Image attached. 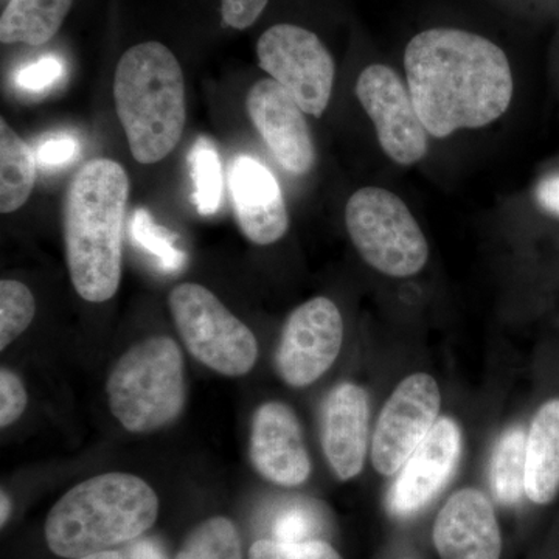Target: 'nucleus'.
Returning a JSON list of instances; mask_svg holds the SVG:
<instances>
[{
  "instance_id": "9b49d317",
  "label": "nucleus",
  "mask_w": 559,
  "mask_h": 559,
  "mask_svg": "<svg viewBox=\"0 0 559 559\" xmlns=\"http://www.w3.org/2000/svg\"><path fill=\"white\" fill-rule=\"evenodd\" d=\"M356 95L377 128L382 151L409 167L428 153V134L412 100L409 87L389 66L373 62L359 73Z\"/></svg>"
},
{
  "instance_id": "a878e982",
  "label": "nucleus",
  "mask_w": 559,
  "mask_h": 559,
  "mask_svg": "<svg viewBox=\"0 0 559 559\" xmlns=\"http://www.w3.org/2000/svg\"><path fill=\"white\" fill-rule=\"evenodd\" d=\"M35 312V297L24 283L0 282V349L9 347L31 326Z\"/></svg>"
},
{
  "instance_id": "4be33fe9",
  "label": "nucleus",
  "mask_w": 559,
  "mask_h": 559,
  "mask_svg": "<svg viewBox=\"0 0 559 559\" xmlns=\"http://www.w3.org/2000/svg\"><path fill=\"white\" fill-rule=\"evenodd\" d=\"M193 202L202 216L215 215L223 198V168L215 143L200 138L190 151Z\"/></svg>"
},
{
  "instance_id": "39448f33",
  "label": "nucleus",
  "mask_w": 559,
  "mask_h": 559,
  "mask_svg": "<svg viewBox=\"0 0 559 559\" xmlns=\"http://www.w3.org/2000/svg\"><path fill=\"white\" fill-rule=\"evenodd\" d=\"M106 392L110 412L130 432H154L175 423L186 404L178 342L157 336L132 345L110 371Z\"/></svg>"
},
{
  "instance_id": "7c9ffc66",
  "label": "nucleus",
  "mask_w": 559,
  "mask_h": 559,
  "mask_svg": "<svg viewBox=\"0 0 559 559\" xmlns=\"http://www.w3.org/2000/svg\"><path fill=\"white\" fill-rule=\"evenodd\" d=\"M79 140L69 134H55L44 139L36 151L38 164L43 168H61L79 156Z\"/></svg>"
},
{
  "instance_id": "473e14b6",
  "label": "nucleus",
  "mask_w": 559,
  "mask_h": 559,
  "mask_svg": "<svg viewBox=\"0 0 559 559\" xmlns=\"http://www.w3.org/2000/svg\"><path fill=\"white\" fill-rule=\"evenodd\" d=\"M128 559H164V557H162L160 550L157 549L156 544L151 543V540H142V543L135 544V546L130 549Z\"/></svg>"
},
{
  "instance_id": "393cba45",
  "label": "nucleus",
  "mask_w": 559,
  "mask_h": 559,
  "mask_svg": "<svg viewBox=\"0 0 559 559\" xmlns=\"http://www.w3.org/2000/svg\"><path fill=\"white\" fill-rule=\"evenodd\" d=\"M325 527L322 511L312 500H289L275 511L271 521V539L305 543L319 539Z\"/></svg>"
},
{
  "instance_id": "b1692460",
  "label": "nucleus",
  "mask_w": 559,
  "mask_h": 559,
  "mask_svg": "<svg viewBox=\"0 0 559 559\" xmlns=\"http://www.w3.org/2000/svg\"><path fill=\"white\" fill-rule=\"evenodd\" d=\"M130 231L134 245L150 253L162 271L178 272L186 266L187 255L178 246V235L154 223L148 210H135Z\"/></svg>"
},
{
  "instance_id": "423d86ee",
  "label": "nucleus",
  "mask_w": 559,
  "mask_h": 559,
  "mask_svg": "<svg viewBox=\"0 0 559 559\" xmlns=\"http://www.w3.org/2000/svg\"><path fill=\"white\" fill-rule=\"evenodd\" d=\"M353 245L367 264L389 277L418 274L429 259L425 234L409 207L392 191L364 187L345 207Z\"/></svg>"
},
{
  "instance_id": "dca6fc26",
  "label": "nucleus",
  "mask_w": 559,
  "mask_h": 559,
  "mask_svg": "<svg viewBox=\"0 0 559 559\" xmlns=\"http://www.w3.org/2000/svg\"><path fill=\"white\" fill-rule=\"evenodd\" d=\"M433 544L441 559H500L502 536L491 502L476 488H463L444 503Z\"/></svg>"
},
{
  "instance_id": "ddd939ff",
  "label": "nucleus",
  "mask_w": 559,
  "mask_h": 559,
  "mask_svg": "<svg viewBox=\"0 0 559 559\" xmlns=\"http://www.w3.org/2000/svg\"><path fill=\"white\" fill-rule=\"evenodd\" d=\"M462 451V433L454 419H437L389 489L388 509L393 516L409 518L437 498L451 479Z\"/></svg>"
},
{
  "instance_id": "c756f323",
  "label": "nucleus",
  "mask_w": 559,
  "mask_h": 559,
  "mask_svg": "<svg viewBox=\"0 0 559 559\" xmlns=\"http://www.w3.org/2000/svg\"><path fill=\"white\" fill-rule=\"evenodd\" d=\"M271 0H219L221 24L230 31L245 32L255 25Z\"/></svg>"
},
{
  "instance_id": "5701e85b",
  "label": "nucleus",
  "mask_w": 559,
  "mask_h": 559,
  "mask_svg": "<svg viewBox=\"0 0 559 559\" xmlns=\"http://www.w3.org/2000/svg\"><path fill=\"white\" fill-rule=\"evenodd\" d=\"M178 559H242L237 527L226 518L202 522L183 543Z\"/></svg>"
},
{
  "instance_id": "a211bd4d",
  "label": "nucleus",
  "mask_w": 559,
  "mask_h": 559,
  "mask_svg": "<svg viewBox=\"0 0 559 559\" xmlns=\"http://www.w3.org/2000/svg\"><path fill=\"white\" fill-rule=\"evenodd\" d=\"M559 492V400L544 404L533 418L525 457V496L547 506Z\"/></svg>"
},
{
  "instance_id": "c85d7f7f",
  "label": "nucleus",
  "mask_w": 559,
  "mask_h": 559,
  "mask_svg": "<svg viewBox=\"0 0 559 559\" xmlns=\"http://www.w3.org/2000/svg\"><path fill=\"white\" fill-rule=\"evenodd\" d=\"M28 395L24 382L9 369L0 370V426L9 428L24 414Z\"/></svg>"
},
{
  "instance_id": "f03ea898",
  "label": "nucleus",
  "mask_w": 559,
  "mask_h": 559,
  "mask_svg": "<svg viewBox=\"0 0 559 559\" xmlns=\"http://www.w3.org/2000/svg\"><path fill=\"white\" fill-rule=\"evenodd\" d=\"M130 197L127 171L112 159L84 164L70 182L64 207L66 260L81 299L103 304L121 280V227Z\"/></svg>"
},
{
  "instance_id": "412c9836",
  "label": "nucleus",
  "mask_w": 559,
  "mask_h": 559,
  "mask_svg": "<svg viewBox=\"0 0 559 559\" xmlns=\"http://www.w3.org/2000/svg\"><path fill=\"white\" fill-rule=\"evenodd\" d=\"M525 457L527 436L524 429L507 430L496 444L489 463V487L499 503L514 506L525 495Z\"/></svg>"
},
{
  "instance_id": "1a4fd4ad",
  "label": "nucleus",
  "mask_w": 559,
  "mask_h": 559,
  "mask_svg": "<svg viewBox=\"0 0 559 559\" xmlns=\"http://www.w3.org/2000/svg\"><path fill=\"white\" fill-rule=\"evenodd\" d=\"M440 389L430 374L414 373L400 382L382 407L371 463L382 476H396L439 419Z\"/></svg>"
},
{
  "instance_id": "6ab92c4d",
  "label": "nucleus",
  "mask_w": 559,
  "mask_h": 559,
  "mask_svg": "<svg viewBox=\"0 0 559 559\" xmlns=\"http://www.w3.org/2000/svg\"><path fill=\"white\" fill-rule=\"evenodd\" d=\"M73 2L75 0H9L0 14V43L3 46H46L61 31Z\"/></svg>"
},
{
  "instance_id": "aec40b11",
  "label": "nucleus",
  "mask_w": 559,
  "mask_h": 559,
  "mask_svg": "<svg viewBox=\"0 0 559 559\" xmlns=\"http://www.w3.org/2000/svg\"><path fill=\"white\" fill-rule=\"evenodd\" d=\"M36 179L35 154L5 120H0V212H16L31 198Z\"/></svg>"
},
{
  "instance_id": "9d476101",
  "label": "nucleus",
  "mask_w": 559,
  "mask_h": 559,
  "mask_svg": "<svg viewBox=\"0 0 559 559\" xmlns=\"http://www.w3.org/2000/svg\"><path fill=\"white\" fill-rule=\"evenodd\" d=\"M344 322L340 308L326 297H314L290 312L275 366L290 388H307L322 378L340 356Z\"/></svg>"
},
{
  "instance_id": "20e7f679",
  "label": "nucleus",
  "mask_w": 559,
  "mask_h": 559,
  "mask_svg": "<svg viewBox=\"0 0 559 559\" xmlns=\"http://www.w3.org/2000/svg\"><path fill=\"white\" fill-rule=\"evenodd\" d=\"M159 500L145 480L108 473L81 481L50 510L47 546L62 558L79 559L139 538L157 520Z\"/></svg>"
},
{
  "instance_id": "0eeeda50",
  "label": "nucleus",
  "mask_w": 559,
  "mask_h": 559,
  "mask_svg": "<svg viewBox=\"0 0 559 559\" xmlns=\"http://www.w3.org/2000/svg\"><path fill=\"white\" fill-rule=\"evenodd\" d=\"M176 329L190 355L224 377H245L259 359V342L246 323L198 283H182L168 297Z\"/></svg>"
},
{
  "instance_id": "f257e3e1",
  "label": "nucleus",
  "mask_w": 559,
  "mask_h": 559,
  "mask_svg": "<svg viewBox=\"0 0 559 559\" xmlns=\"http://www.w3.org/2000/svg\"><path fill=\"white\" fill-rule=\"evenodd\" d=\"M404 70L426 131L437 139L500 119L513 98L506 50L488 36L457 25H432L409 39Z\"/></svg>"
},
{
  "instance_id": "2eb2a0df",
  "label": "nucleus",
  "mask_w": 559,
  "mask_h": 559,
  "mask_svg": "<svg viewBox=\"0 0 559 559\" xmlns=\"http://www.w3.org/2000/svg\"><path fill=\"white\" fill-rule=\"evenodd\" d=\"M231 204L238 226L253 245L270 246L285 237L289 215L277 179L260 160L240 154L229 167Z\"/></svg>"
},
{
  "instance_id": "4468645a",
  "label": "nucleus",
  "mask_w": 559,
  "mask_h": 559,
  "mask_svg": "<svg viewBox=\"0 0 559 559\" xmlns=\"http://www.w3.org/2000/svg\"><path fill=\"white\" fill-rule=\"evenodd\" d=\"M250 460L264 479L282 487H299L310 479L311 460L299 418L278 401L261 404L253 415Z\"/></svg>"
},
{
  "instance_id": "2f4dec72",
  "label": "nucleus",
  "mask_w": 559,
  "mask_h": 559,
  "mask_svg": "<svg viewBox=\"0 0 559 559\" xmlns=\"http://www.w3.org/2000/svg\"><path fill=\"white\" fill-rule=\"evenodd\" d=\"M536 200L540 207L559 218V175L540 180L536 187Z\"/></svg>"
},
{
  "instance_id": "f704fd0d",
  "label": "nucleus",
  "mask_w": 559,
  "mask_h": 559,
  "mask_svg": "<svg viewBox=\"0 0 559 559\" xmlns=\"http://www.w3.org/2000/svg\"><path fill=\"white\" fill-rule=\"evenodd\" d=\"M79 559H124L123 555L119 554V551H100V554L87 555V557L79 558Z\"/></svg>"
},
{
  "instance_id": "72a5a7b5",
  "label": "nucleus",
  "mask_w": 559,
  "mask_h": 559,
  "mask_svg": "<svg viewBox=\"0 0 559 559\" xmlns=\"http://www.w3.org/2000/svg\"><path fill=\"white\" fill-rule=\"evenodd\" d=\"M0 506H2V510H0V524L5 525L10 516V499L3 491L2 496H0Z\"/></svg>"
},
{
  "instance_id": "f3484780",
  "label": "nucleus",
  "mask_w": 559,
  "mask_h": 559,
  "mask_svg": "<svg viewBox=\"0 0 559 559\" xmlns=\"http://www.w3.org/2000/svg\"><path fill=\"white\" fill-rule=\"evenodd\" d=\"M369 396L352 382L331 390L322 407V447L341 480L358 476L369 441Z\"/></svg>"
},
{
  "instance_id": "bb28decb",
  "label": "nucleus",
  "mask_w": 559,
  "mask_h": 559,
  "mask_svg": "<svg viewBox=\"0 0 559 559\" xmlns=\"http://www.w3.org/2000/svg\"><path fill=\"white\" fill-rule=\"evenodd\" d=\"M249 559H342L325 540H305V543H285V540L259 539L249 550Z\"/></svg>"
},
{
  "instance_id": "cd10ccee",
  "label": "nucleus",
  "mask_w": 559,
  "mask_h": 559,
  "mask_svg": "<svg viewBox=\"0 0 559 559\" xmlns=\"http://www.w3.org/2000/svg\"><path fill=\"white\" fill-rule=\"evenodd\" d=\"M64 73V62L53 55H47V57L22 66L17 70L14 81H16L17 90L25 94H44L57 86Z\"/></svg>"
},
{
  "instance_id": "6e6552de",
  "label": "nucleus",
  "mask_w": 559,
  "mask_h": 559,
  "mask_svg": "<svg viewBox=\"0 0 559 559\" xmlns=\"http://www.w3.org/2000/svg\"><path fill=\"white\" fill-rule=\"evenodd\" d=\"M257 58L305 114L316 119L323 116L333 94L336 64L318 33L296 22L272 24L257 40Z\"/></svg>"
},
{
  "instance_id": "7ed1b4c3",
  "label": "nucleus",
  "mask_w": 559,
  "mask_h": 559,
  "mask_svg": "<svg viewBox=\"0 0 559 559\" xmlns=\"http://www.w3.org/2000/svg\"><path fill=\"white\" fill-rule=\"evenodd\" d=\"M117 116L139 164L164 160L186 127V81L170 47L159 40L123 51L114 75Z\"/></svg>"
},
{
  "instance_id": "c9c22d12",
  "label": "nucleus",
  "mask_w": 559,
  "mask_h": 559,
  "mask_svg": "<svg viewBox=\"0 0 559 559\" xmlns=\"http://www.w3.org/2000/svg\"><path fill=\"white\" fill-rule=\"evenodd\" d=\"M7 3H9V0H2V7L7 5Z\"/></svg>"
},
{
  "instance_id": "f8f14e48",
  "label": "nucleus",
  "mask_w": 559,
  "mask_h": 559,
  "mask_svg": "<svg viewBox=\"0 0 559 559\" xmlns=\"http://www.w3.org/2000/svg\"><path fill=\"white\" fill-rule=\"evenodd\" d=\"M246 109L267 148L290 175L301 176L316 164V146L305 112L277 81L264 79L250 87Z\"/></svg>"
}]
</instances>
